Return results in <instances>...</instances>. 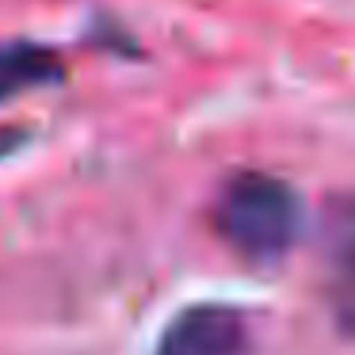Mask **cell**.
<instances>
[{
  "instance_id": "6da1fadb",
  "label": "cell",
  "mask_w": 355,
  "mask_h": 355,
  "mask_svg": "<svg viewBox=\"0 0 355 355\" xmlns=\"http://www.w3.org/2000/svg\"><path fill=\"white\" fill-rule=\"evenodd\" d=\"M218 233L252 263H271L298 245L306 230L302 195L271 172H237L218 195Z\"/></svg>"
},
{
  "instance_id": "7a4b0ae2",
  "label": "cell",
  "mask_w": 355,
  "mask_h": 355,
  "mask_svg": "<svg viewBox=\"0 0 355 355\" xmlns=\"http://www.w3.org/2000/svg\"><path fill=\"white\" fill-rule=\"evenodd\" d=\"M248 324L233 306L195 302L180 309L157 336L153 355H245Z\"/></svg>"
},
{
  "instance_id": "3957f363",
  "label": "cell",
  "mask_w": 355,
  "mask_h": 355,
  "mask_svg": "<svg viewBox=\"0 0 355 355\" xmlns=\"http://www.w3.org/2000/svg\"><path fill=\"white\" fill-rule=\"evenodd\" d=\"M321 286L329 313L344 336L355 340V195H340L324 210Z\"/></svg>"
},
{
  "instance_id": "277c9868",
  "label": "cell",
  "mask_w": 355,
  "mask_h": 355,
  "mask_svg": "<svg viewBox=\"0 0 355 355\" xmlns=\"http://www.w3.org/2000/svg\"><path fill=\"white\" fill-rule=\"evenodd\" d=\"M62 80H65V62L58 50L27 39L0 42V103L27 92V88L62 85Z\"/></svg>"
},
{
  "instance_id": "5b68a950",
  "label": "cell",
  "mask_w": 355,
  "mask_h": 355,
  "mask_svg": "<svg viewBox=\"0 0 355 355\" xmlns=\"http://www.w3.org/2000/svg\"><path fill=\"white\" fill-rule=\"evenodd\" d=\"M27 146V130H12V126H0V157H12L16 149Z\"/></svg>"
}]
</instances>
